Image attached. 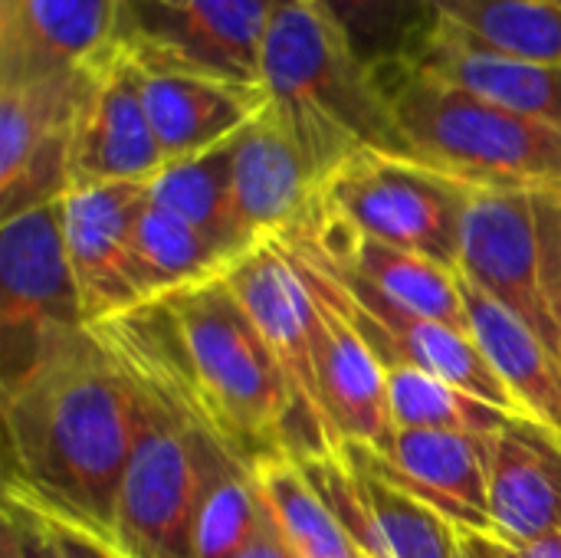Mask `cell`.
<instances>
[{"label":"cell","instance_id":"83f0119b","mask_svg":"<svg viewBox=\"0 0 561 558\" xmlns=\"http://www.w3.org/2000/svg\"><path fill=\"white\" fill-rule=\"evenodd\" d=\"M319 10L371 69L408 59L437 23L434 0H319Z\"/></svg>","mask_w":561,"mask_h":558},{"label":"cell","instance_id":"e0dca14e","mask_svg":"<svg viewBox=\"0 0 561 558\" xmlns=\"http://www.w3.org/2000/svg\"><path fill=\"white\" fill-rule=\"evenodd\" d=\"M490 447V520L510 549L533 546L561 529V437L513 414Z\"/></svg>","mask_w":561,"mask_h":558},{"label":"cell","instance_id":"f1b7e54d","mask_svg":"<svg viewBox=\"0 0 561 558\" xmlns=\"http://www.w3.org/2000/svg\"><path fill=\"white\" fill-rule=\"evenodd\" d=\"M266 523V503L250 467H230L207 493L197 520V558H240Z\"/></svg>","mask_w":561,"mask_h":558},{"label":"cell","instance_id":"484cf974","mask_svg":"<svg viewBox=\"0 0 561 558\" xmlns=\"http://www.w3.org/2000/svg\"><path fill=\"white\" fill-rule=\"evenodd\" d=\"M355 467L365 506L371 513V526L378 536V558H457L460 533L437 510L408 497L394 483H388L378 470H371L352 447H342Z\"/></svg>","mask_w":561,"mask_h":558},{"label":"cell","instance_id":"9c48e42d","mask_svg":"<svg viewBox=\"0 0 561 558\" xmlns=\"http://www.w3.org/2000/svg\"><path fill=\"white\" fill-rule=\"evenodd\" d=\"M276 0H122L118 43L148 66L263 89Z\"/></svg>","mask_w":561,"mask_h":558},{"label":"cell","instance_id":"2e32d148","mask_svg":"<svg viewBox=\"0 0 561 558\" xmlns=\"http://www.w3.org/2000/svg\"><path fill=\"white\" fill-rule=\"evenodd\" d=\"M122 0H0V76L76 79L118 43Z\"/></svg>","mask_w":561,"mask_h":558},{"label":"cell","instance_id":"ffe728a7","mask_svg":"<svg viewBox=\"0 0 561 558\" xmlns=\"http://www.w3.org/2000/svg\"><path fill=\"white\" fill-rule=\"evenodd\" d=\"M319 181L299 145L263 109L233 138V201L240 224L253 243L283 234L316 201Z\"/></svg>","mask_w":561,"mask_h":558},{"label":"cell","instance_id":"d4e9b609","mask_svg":"<svg viewBox=\"0 0 561 558\" xmlns=\"http://www.w3.org/2000/svg\"><path fill=\"white\" fill-rule=\"evenodd\" d=\"M457 33L503 56L561 62V0H434Z\"/></svg>","mask_w":561,"mask_h":558},{"label":"cell","instance_id":"5b68a950","mask_svg":"<svg viewBox=\"0 0 561 558\" xmlns=\"http://www.w3.org/2000/svg\"><path fill=\"white\" fill-rule=\"evenodd\" d=\"M457 273L561 355V187H470Z\"/></svg>","mask_w":561,"mask_h":558},{"label":"cell","instance_id":"277c9868","mask_svg":"<svg viewBox=\"0 0 561 558\" xmlns=\"http://www.w3.org/2000/svg\"><path fill=\"white\" fill-rule=\"evenodd\" d=\"M220 441L250 470L289 447V391L250 312L220 276L161 299ZM289 457V454H286Z\"/></svg>","mask_w":561,"mask_h":558},{"label":"cell","instance_id":"6da1fadb","mask_svg":"<svg viewBox=\"0 0 561 558\" xmlns=\"http://www.w3.org/2000/svg\"><path fill=\"white\" fill-rule=\"evenodd\" d=\"M7 493L108 539L118 490L145 424V391L82 329L0 388Z\"/></svg>","mask_w":561,"mask_h":558},{"label":"cell","instance_id":"4dcf8cb0","mask_svg":"<svg viewBox=\"0 0 561 558\" xmlns=\"http://www.w3.org/2000/svg\"><path fill=\"white\" fill-rule=\"evenodd\" d=\"M16 497V493H13ZM26 503V500H23ZM36 510V506H33ZM36 516L43 520V529H46V539L53 546L56 558H125L102 533L95 529H85V526H76V523H66V520H56L49 513H39Z\"/></svg>","mask_w":561,"mask_h":558},{"label":"cell","instance_id":"9a60e30c","mask_svg":"<svg viewBox=\"0 0 561 558\" xmlns=\"http://www.w3.org/2000/svg\"><path fill=\"white\" fill-rule=\"evenodd\" d=\"M388 483L437 510L457 533L490 536V447L477 434L394 431L388 451L352 447Z\"/></svg>","mask_w":561,"mask_h":558},{"label":"cell","instance_id":"7a4b0ae2","mask_svg":"<svg viewBox=\"0 0 561 558\" xmlns=\"http://www.w3.org/2000/svg\"><path fill=\"white\" fill-rule=\"evenodd\" d=\"M263 92L319 187L362 151L411 158L375 69L306 0H276L263 43Z\"/></svg>","mask_w":561,"mask_h":558},{"label":"cell","instance_id":"603a6c76","mask_svg":"<svg viewBox=\"0 0 561 558\" xmlns=\"http://www.w3.org/2000/svg\"><path fill=\"white\" fill-rule=\"evenodd\" d=\"M230 260L178 214L145 204L131 237V276L141 303H158L178 289L220 276Z\"/></svg>","mask_w":561,"mask_h":558},{"label":"cell","instance_id":"7402d4cb","mask_svg":"<svg viewBox=\"0 0 561 558\" xmlns=\"http://www.w3.org/2000/svg\"><path fill=\"white\" fill-rule=\"evenodd\" d=\"M148 201L197 227L230 263L256 247L233 201V138L194 158L164 164L148 181Z\"/></svg>","mask_w":561,"mask_h":558},{"label":"cell","instance_id":"4316f807","mask_svg":"<svg viewBox=\"0 0 561 558\" xmlns=\"http://www.w3.org/2000/svg\"><path fill=\"white\" fill-rule=\"evenodd\" d=\"M388 401L394 431H444L493 437L513 411L490 405L437 375L417 368H388Z\"/></svg>","mask_w":561,"mask_h":558},{"label":"cell","instance_id":"e575fe53","mask_svg":"<svg viewBox=\"0 0 561 558\" xmlns=\"http://www.w3.org/2000/svg\"><path fill=\"white\" fill-rule=\"evenodd\" d=\"M306 3H312V7H319V0H306Z\"/></svg>","mask_w":561,"mask_h":558},{"label":"cell","instance_id":"52a82bcc","mask_svg":"<svg viewBox=\"0 0 561 558\" xmlns=\"http://www.w3.org/2000/svg\"><path fill=\"white\" fill-rule=\"evenodd\" d=\"M89 329L62 234V197L0 224V388Z\"/></svg>","mask_w":561,"mask_h":558},{"label":"cell","instance_id":"5bb4252c","mask_svg":"<svg viewBox=\"0 0 561 558\" xmlns=\"http://www.w3.org/2000/svg\"><path fill=\"white\" fill-rule=\"evenodd\" d=\"M148 184H85L62 194V234L85 326L125 316L141 303L131 276V237Z\"/></svg>","mask_w":561,"mask_h":558},{"label":"cell","instance_id":"f546056e","mask_svg":"<svg viewBox=\"0 0 561 558\" xmlns=\"http://www.w3.org/2000/svg\"><path fill=\"white\" fill-rule=\"evenodd\" d=\"M0 558H56L43 520L30 503L3 490V539H0Z\"/></svg>","mask_w":561,"mask_h":558},{"label":"cell","instance_id":"44dd1931","mask_svg":"<svg viewBox=\"0 0 561 558\" xmlns=\"http://www.w3.org/2000/svg\"><path fill=\"white\" fill-rule=\"evenodd\" d=\"M460 293L470 332L510 388L519 414L546 424L561 437V355L463 276Z\"/></svg>","mask_w":561,"mask_h":558},{"label":"cell","instance_id":"1f68e13d","mask_svg":"<svg viewBox=\"0 0 561 558\" xmlns=\"http://www.w3.org/2000/svg\"><path fill=\"white\" fill-rule=\"evenodd\" d=\"M240 558H296V553L286 546V539L279 536L276 523L270 520V510H266V523L260 529V536L253 539V546L243 553Z\"/></svg>","mask_w":561,"mask_h":558},{"label":"cell","instance_id":"836d02e7","mask_svg":"<svg viewBox=\"0 0 561 558\" xmlns=\"http://www.w3.org/2000/svg\"><path fill=\"white\" fill-rule=\"evenodd\" d=\"M457 558H473V553H470V549H467V546L460 543V556H457Z\"/></svg>","mask_w":561,"mask_h":558},{"label":"cell","instance_id":"8fae6325","mask_svg":"<svg viewBox=\"0 0 561 558\" xmlns=\"http://www.w3.org/2000/svg\"><path fill=\"white\" fill-rule=\"evenodd\" d=\"M164 164L145 112L135 62L128 49L115 43L82 76L69 141V187L148 184Z\"/></svg>","mask_w":561,"mask_h":558},{"label":"cell","instance_id":"30bf717a","mask_svg":"<svg viewBox=\"0 0 561 558\" xmlns=\"http://www.w3.org/2000/svg\"><path fill=\"white\" fill-rule=\"evenodd\" d=\"M276 237L286 240L293 250H299L306 260H312L325 273L342 312L362 332V339L378 355L385 372L388 368H417V372L437 375V378H444V382H450V385H457V388H463V391H470L490 405H500V408L519 414L510 388L503 385V378L496 375V368L490 365V358L477 345L473 332L414 316V312L394 306L375 286L362 283L342 270H332L299 240H293L286 234H276Z\"/></svg>","mask_w":561,"mask_h":558},{"label":"cell","instance_id":"8992f818","mask_svg":"<svg viewBox=\"0 0 561 558\" xmlns=\"http://www.w3.org/2000/svg\"><path fill=\"white\" fill-rule=\"evenodd\" d=\"M470 187L414 158L362 151L335 168L319 194L362 234L457 270Z\"/></svg>","mask_w":561,"mask_h":558},{"label":"cell","instance_id":"d6a6232c","mask_svg":"<svg viewBox=\"0 0 561 558\" xmlns=\"http://www.w3.org/2000/svg\"><path fill=\"white\" fill-rule=\"evenodd\" d=\"M460 543L473 553V558H516V553L500 543V539H490V536H470V533H460Z\"/></svg>","mask_w":561,"mask_h":558},{"label":"cell","instance_id":"d6986e66","mask_svg":"<svg viewBox=\"0 0 561 558\" xmlns=\"http://www.w3.org/2000/svg\"><path fill=\"white\" fill-rule=\"evenodd\" d=\"M424 72L454 82L493 105L561 128V62H536L477 46L437 16L434 30L408 56Z\"/></svg>","mask_w":561,"mask_h":558},{"label":"cell","instance_id":"ba28073f","mask_svg":"<svg viewBox=\"0 0 561 558\" xmlns=\"http://www.w3.org/2000/svg\"><path fill=\"white\" fill-rule=\"evenodd\" d=\"M224 280L250 312L253 326L266 339L286 391H289V447L293 460H316L335 454V441L322 418L319 378H316V296L279 237H266L247 253H240Z\"/></svg>","mask_w":561,"mask_h":558},{"label":"cell","instance_id":"ac0fdd59","mask_svg":"<svg viewBox=\"0 0 561 558\" xmlns=\"http://www.w3.org/2000/svg\"><path fill=\"white\" fill-rule=\"evenodd\" d=\"M131 62L151 132L168 164L227 145L266 109L263 89L224 82L204 72L148 66L135 56Z\"/></svg>","mask_w":561,"mask_h":558},{"label":"cell","instance_id":"3957f363","mask_svg":"<svg viewBox=\"0 0 561 558\" xmlns=\"http://www.w3.org/2000/svg\"><path fill=\"white\" fill-rule=\"evenodd\" d=\"M375 79L414 161L473 187H561V128L493 105L408 59Z\"/></svg>","mask_w":561,"mask_h":558},{"label":"cell","instance_id":"4fadbf2b","mask_svg":"<svg viewBox=\"0 0 561 558\" xmlns=\"http://www.w3.org/2000/svg\"><path fill=\"white\" fill-rule=\"evenodd\" d=\"M85 76V72H82ZM76 79L0 76V217L59 201L69 191V141L82 92Z\"/></svg>","mask_w":561,"mask_h":558},{"label":"cell","instance_id":"7c38bea8","mask_svg":"<svg viewBox=\"0 0 561 558\" xmlns=\"http://www.w3.org/2000/svg\"><path fill=\"white\" fill-rule=\"evenodd\" d=\"M286 243V240H283ZM289 247V243H286ZM296 257L312 296H316V378L322 418L335 447H371L388 451L394 437L391 401H388V372L378 355L368 349L362 332L342 312L325 273L289 247Z\"/></svg>","mask_w":561,"mask_h":558},{"label":"cell","instance_id":"cb8c5ba5","mask_svg":"<svg viewBox=\"0 0 561 558\" xmlns=\"http://www.w3.org/2000/svg\"><path fill=\"white\" fill-rule=\"evenodd\" d=\"M256 487L296 558H368L309 483L299 460L279 454L253 467Z\"/></svg>","mask_w":561,"mask_h":558}]
</instances>
